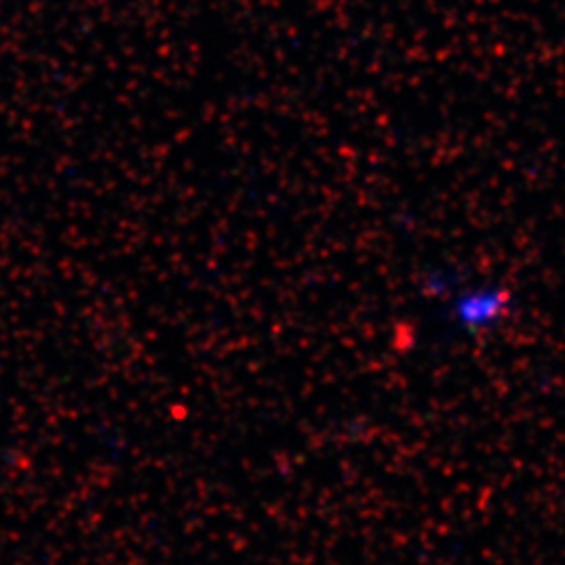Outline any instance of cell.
I'll return each mask as SVG.
<instances>
[{"label":"cell","instance_id":"1","mask_svg":"<svg viewBox=\"0 0 565 565\" xmlns=\"http://www.w3.org/2000/svg\"><path fill=\"white\" fill-rule=\"evenodd\" d=\"M505 291H471L465 294L457 302V319L467 329H484L486 324L494 323L505 310Z\"/></svg>","mask_w":565,"mask_h":565}]
</instances>
